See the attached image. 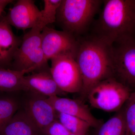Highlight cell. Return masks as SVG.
<instances>
[{
  "instance_id": "1",
  "label": "cell",
  "mask_w": 135,
  "mask_h": 135,
  "mask_svg": "<svg viewBox=\"0 0 135 135\" xmlns=\"http://www.w3.org/2000/svg\"><path fill=\"white\" fill-rule=\"evenodd\" d=\"M78 40L75 59L82 80L80 93L84 99L98 83L113 78V45L94 35Z\"/></svg>"
},
{
  "instance_id": "2",
  "label": "cell",
  "mask_w": 135,
  "mask_h": 135,
  "mask_svg": "<svg viewBox=\"0 0 135 135\" xmlns=\"http://www.w3.org/2000/svg\"><path fill=\"white\" fill-rule=\"evenodd\" d=\"M94 35L113 45L135 38V0H105Z\"/></svg>"
},
{
  "instance_id": "3",
  "label": "cell",
  "mask_w": 135,
  "mask_h": 135,
  "mask_svg": "<svg viewBox=\"0 0 135 135\" xmlns=\"http://www.w3.org/2000/svg\"><path fill=\"white\" fill-rule=\"evenodd\" d=\"M103 1L62 0L55 23L77 38L86 31L99 12Z\"/></svg>"
},
{
  "instance_id": "4",
  "label": "cell",
  "mask_w": 135,
  "mask_h": 135,
  "mask_svg": "<svg viewBox=\"0 0 135 135\" xmlns=\"http://www.w3.org/2000/svg\"><path fill=\"white\" fill-rule=\"evenodd\" d=\"M41 32L33 28L25 34L14 56L10 69L29 70L32 73L50 68L42 47Z\"/></svg>"
},
{
  "instance_id": "5",
  "label": "cell",
  "mask_w": 135,
  "mask_h": 135,
  "mask_svg": "<svg viewBox=\"0 0 135 135\" xmlns=\"http://www.w3.org/2000/svg\"><path fill=\"white\" fill-rule=\"evenodd\" d=\"M130 90L113 78L104 80L90 91L87 98L90 105L107 112H117L130 97Z\"/></svg>"
},
{
  "instance_id": "6",
  "label": "cell",
  "mask_w": 135,
  "mask_h": 135,
  "mask_svg": "<svg viewBox=\"0 0 135 135\" xmlns=\"http://www.w3.org/2000/svg\"><path fill=\"white\" fill-rule=\"evenodd\" d=\"M113 78L135 92V38L113 45Z\"/></svg>"
},
{
  "instance_id": "7",
  "label": "cell",
  "mask_w": 135,
  "mask_h": 135,
  "mask_svg": "<svg viewBox=\"0 0 135 135\" xmlns=\"http://www.w3.org/2000/svg\"><path fill=\"white\" fill-rule=\"evenodd\" d=\"M75 58L72 55H64L50 59L51 75L64 93H80L82 89V78Z\"/></svg>"
},
{
  "instance_id": "8",
  "label": "cell",
  "mask_w": 135,
  "mask_h": 135,
  "mask_svg": "<svg viewBox=\"0 0 135 135\" xmlns=\"http://www.w3.org/2000/svg\"><path fill=\"white\" fill-rule=\"evenodd\" d=\"M41 44L47 60L57 56L71 55L76 56L79 41L71 34L46 26L41 32Z\"/></svg>"
},
{
  "instance_id": "9",
  "label": "cell",
  "mask_w": 135,
  "mask_h": 135,
  "mask_svg": "<svg viewBox=\"0 0 135 135\" xmlns=\"http://www.w3.org/2000/svg\"><path fill=\"white\" fill-rule=\"evenodd\" d=\"M41 10L33 0H18L5 16L8 23L17 29L25 31L37 28L41 20Z\"/></svg>"
},
{
  "instance_id": "10",
  "label": "cell",
  "mask_w": 135,
  "mask_h": 135,
  "mask_svg": "<svg viewBox=\"0 0 135 135\" xmlns=\"http://www.w3.org/2000/svg\"><path fill=\"white\" fill-rule=\"evenodd\" d=\"M42 134L46 127L57 119V112L47 98L38 95L27 99L24 110Z\"/></svg>"
},
{
  "instance_id": "11",
  "label": "cell",
  "mask_w": 135,
  "mask_h": 135,
  "mask_svg": "<svg viewBox=\"0 0 135 135\" xmlns=\"http://www.w3.org/2000/svg\"><path fill=\"white\" fill-rule=\"evenodd\" d=\"M57 112L65 114L85 121L95 128L103 123L94 117L86 105L81 100L53 96L47 98Z\"/></svg>"
},
{
  "instance_id": "12",
  "label": "cell",
  "mask_w": 135,
  "mask_h": 135,
  "mask_svg": "<svg viewBox=\"0 0 135 135\" xmlns=\"http://www.w3.org/2000/svg\"><path fill=\"white\" fill-rule=\"evenodd\" d=\"M31 73L24 77L25 91L31 92L35 95L46 98L59 96L64 93L53 79L50 68Z\"/></svg>"
},
{
  "instance_id": "13",
  "label": "cell",
  "mask_w": 135,
  "mask_h": 135,
  "mask_svg": "<svg viewBox=\"0 0 135 135\" xmlns=\"http://www.w3.org/2000/svg\"><path fill=\"white\" fill-rule=\"evenodd\" d=\"M4 17L0 20V68H10L22 38L16 36Z\"/></svg>"
},
{
  "instance_id": "14",
  "label": "cell",
  "mask_w": 135,
  "mask_h": 135,
  "mask_svg": "<svg viewBox=\"0 0 135 135\" xmlns=\"http://www.w3.org/2000/svg\"><path fill=\"white\" fill-rule=\"evenodd\" d=\"M24 111L17 112L0 131V135H40Z\"/></svg>"
},
{
  "instance_id": "15",
  "label": "cell",
  "mask_w": 135,
  "mask_h": 135,
  "mask_svg": "<svg viewBox=\"0 0 135 135\" xmlns=\"http://www.w3.org/2000/svg\"><path fill=\"white\" fill-rule=\"evenodd\" d=\"M29 70L18 71L10 68H0V91L12 92L25 91L23 78Z\"/></svg>"
},
{
  "instance_id": "16",
  "label": "cell",
  "mask_w": 135,
  "mask_h": 135,
  "mask_svg": "<svg viewBox=\"0 0 135 135\" xmlns=\"http://www.w3.org/2000/svg\"><path fill=\"white\" fill-rule=\"evenodd\" d=\"M93 135H126V127L123 109L105 123L95 128Z\"/></svg>"
},
{
  "instance_id": "17",
  "label": "cell",
  "mask_w": 135,
  "mask_h": 135,
  "mask_svg": "<svg viewBox=\"0 0 135 135\" xmlns=\"http://www.w3.org/2000/svg\"><path fill=\"white\" fill-rule=\"evenodd\" d=\"M57 119L59 121L69 132L77 135H86L91 127L88 122L77 118L65 114L57 113Z\"/></svg>"
},
{
  "instance_id": "18",
  "label": "cell",
  "mask_w": 135,
  "mask_h": 135,
  "mask_svg": "<svg viewBox=\"0 0 135 135\" xmlns=\"http://www.w3.org/2000/svg\"><path fill=\"white\" fill-rule=\"evenodd\" d=\"M62 0H44V8L41 10V20L36 29L42 31L50 24L55 23L57 12Z\"/></svg>"
},
{
  "instance_id": "19",
  "label": "cell",
  "mask_w": 135,
  "mask_h": 135,
  "mask_svg": "<svg viewBox=\"0 0 135 135\" xmlns=\"http://www.w3.org/2000/svg\"><path fill=\"white\" fill-rule=\"evenodd\" d=\"M18 108V101L15 98H0V131L16 113Z\"/></svg>"
},
{
  "instance_id": "20",
  "label": "cell",
  "mask_w": 135,
  "mask_h": 135,
  "mask_svg": "<svg viewBox=\"0 0 135 135\" xmlns=\"http://www.w3.org/2000/svg\"><path fill=\"white\" fill-rule=\"evenodd\" d=\"M126 135H135V92H131L123 107Z\"/></svg>"
},
{
  "instance_id": "21",
  "label": "cell",
  "mask_w": 135,
  "mask_h": 135,
  "mask_svg": "<svg viewBox=\"0 0 135 135\" xmlns=\"http://www.w3.org/2000/svg\"><path fill=\"white\" fill-rule=\"evenodd\" d=\"M69 132L61 122L56 119L43 131L44 135H69Z\"/></svg>"
},
{
  "instance_id": "22",
  "label": "cell",
  "mask_w": 135,
  "mask_h": 135,
  "mask_svg": "<svg viewBox=\"0 0 135 135\" xmlns=\"http://www.w3.org/2000/svg\"><path fill=\"white\" fill-rule=\"evenodd\" d=\"M13 2L12 0H0V16L6 7Z\"/></svg>"
},
{
  "instance_id": "23",
  "label": "cell",
  "mask_w": 135,
  "mask_h": 135,
  "mask_svg": "<svg viewBox=\"0 0 135 135\" xmlns=\"http://www.w3.org/2000/svg\"><path fill=\"white\" fill-rule=\"evenodd\" d=\"M69 135H77L75 134H71H71H70Z\"/></svg>"
}]
</instances>
